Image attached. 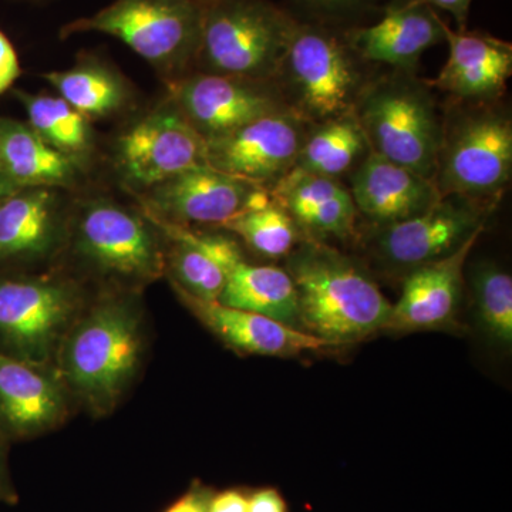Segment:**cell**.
I'll return each instance as SVG.
<instances>
[{"instance_id": "6da1fadb", "label": "cell", "mask_w": 512, "mask_h": 512, "mask_svg": "<svg viewBox=\"0 0 512 512\" xmlns=\"http://www.w3.org/2000/svg\"><path fill=\"white\" fill-rule=\"evenodd\" d=\"M141 325L140 309L128 296H106L80 313L56 353L67 392L94 413L114 409L140 367Z\"/></svg>"}, {"instance_id": "7a4b0ae2", "label": "cell", "mask_w": 512, "mask_h": 512, "mask_svg": "<svg viewBox=\"0 0 512 512\" xmlns=\"http://www.w3.org/2000/svg\"><path fill=\"white\" fill-rule=\"evenodd\" d=\"M298 292L299 326L328 346L348 345L386 330L392 303L350 259L316 242L289 258Z\"/></svg>"}, {"instance_id": "3957f363", "label": "cell", "mask_w": 512, "mask_h": 512, "mask_svg": "<svg viewBox=\"0 0 512 512\" xmlns=\"http://www.w3.org/2000/svg\"><path fill=\"white\" fill-rule=\"evenodd\" d=\"M201 3V72L261 83L278 76L296 19L266 0Z\"/></svg>"}, {"instance_id": "277c9868", "label": "cell", "mask_w": 512, "mask_h": 512, "mask_svg": "<svg viewBox=\"0 0 512 512\" xmlns=\"http://www.w3.org/2000/svg\"><path fill=\"white\" fill-rule=\"evenodd\" d=\"M73 254L93 275L138 288L165 275V241L143 211L110 198L82 202L70 217Z\"/></svg>"}, {"instance_id": "5b68a950", "label": "cell", "mask_w": 512, "mask_h": 512, "mask_svg": "<svg viewBox=\"0 0 512 512\" xmlns=\"http://www.w3.org/2000/svg\"><path fill=\"white\" fill-rule=\"evenodd\" d=\"M201 19V0H114L93 16L64 26L62 36L116 37L158 72L177 79L195 60Z\"/></svg>"}, {"instance_id": "8992f818", "label": "cell", "mask_w": 512, "mask_h": 512, "mask_svg": "<svg viewBox=\"0 0 512 512\" xmlns=\"http://www.w3.org/2000/svg\"><path fill=\"white\" fill-rule=\"evenodd\" d=\"M353 113L370 151L434 180L444 131L427 90L386 80L360 94Z\"/></svg>"}, {"instance_id": "52a82bcc", "label": "cell", "mask_w": 512, "mask_h": 512, "mask_svg": "<svg viewBox=\"0 0 512 512\" xmlns=\"http://www.w3.org/2000/svg\"><path fill=\"white\" fill-rule=\"evenodd\" d=\"M357 59L345 35L296 20L279 72L291 89L296 116L322 124L353 113L362 76Z\"/></svg>"}, {"instance_id": "ba28073f", "label": "cell", "mask_w": 512, "mask_h": 512, "mask_svg": "<svg viewBox=\"0 0 512 512\" xmlns=\"http://www.w3.org/2000/svg\"><path fill=\"white\" fill-rule=\"evenodd\" d=\"M83 303L82 288L64 276L0 274V350L46 366Z\"/></svg>"}, {"instance_id": "9c48e42d", "label": "cell", "mask_w": 512, "mask_h": 512, "mask_svg": "<svg viewBox=\"0 0 512 512\" xmlns=\"http://www.w3.org/2000/svg\"><path fill=\"white\" fill-rule=\"evenodd\" d=\"M512 123L507 114L478 111L443 133L434 184L441 197L461 195L483 201L510 183Z\"/></svg>"}, {"instance_id": "30bf717a", "label": "cell", "mask_w": 512, "mask_h": 512, "mask_svg": "<svg viewBox=\"0 0 512 512\" xmlns=\"http://www.w3.org/2000/svg\"><path fill=\"white\" fill-rule=\"evenodd\" d=\"M114 161L124 183L141 195L175 175L207 164L205 138L168 101L120 134Z\"/></svg>"}, {"instance_id": "8fae6325", "label": "cell", "mask_w": 512, "mask_h": 512, "mask_svg": "<svg viewBox=\"0 0 512 512\" xmlns=\"http://www.w3.org/2000/svg\"><path fill=\"white\" fill-rule=\"evenodd\" d=\"M305 138L301 117L278 111L205 140V160L215 170L271 190L295 167Z\"/></svg>"}, {"instance_id": "7c38bea8", "label": "cell", "mask_w": 512, "mask_h": 512, "mask_svg": "<svg viewBox=\"0 0 512 512\" xmlns=\"http://www.w3.org/2000/svg\"><path fill=\"white\" fill-rule=\"evenodd\" d=\"M271 197V191L205 164L140 195L141 210L160 220L190 227L224 225L239 212Z\"/></svg>"}, {"instance_id": "4fadbf2b", "label": "cell", "mask_w": 512, "mask_h": 512, "mask_svg": "<svg viewBox=\"0 0 512 512\" xmlns=\"http://www.w3.org/2000/svg\"><path fill=\"white\" fill-rule=\"evenodd\" d=\"M170 101L205 140L286 110L265 83L204 72L171 80Z\"/></svg>"}, {"instance_id": "5bb4252c", "label": "cell", "mask_w": 512, "mask_h": 512, "mask_svg": "<svg viewBox=\"0 0 512 512\" xmlns=\"http://www.w3.org/2000/svg\"><path fill=\"white\" fill-rule=\"evenodd\" d=\"M487 217L483 202L446 195L416 217L386 225L377 238V248L390 264L414 268L456 251L484 229Z\"/></svg>"}, {"instance_id": "9a60e30c", "label": "cell", "mask_w": 512, "mask_h": 512, "mask_svg": "<svg viewBox=\"0 0 512 512\" xmlns=\"http://www.w3.org/2000/svg\"><path fill=\"white\" fill-rule=\"evenodd\" d=\"M63 191L18 188L0 201V268L39 264L66 245L70 215Z\"/></svg>"}, {"instance_id": "2e32d148", "label": "cell", "mask_w": 512, "mask_h": 512, "mask_svg": "<svg viewBox=\"0 0 512 512\" xmlns=\"http://www.w3.org/2000/svg\"><path fill=\"white\" fill-rule=\"evenodd\" d=\"M146 215L163 235L165 274L170 275L175 291L200 301L218 302L229 275L244 261L237 242L224 235L197 231Z\"/></svg>"}, {"instance_id": "e0dca14e", "label": "cell", "mask_w": 512, "mask_h": 512, "mask_svg": "<svg viewBox=\"0 0 512 512\" xmlns=\"http://www.w3.org/2000/svg\"><path fill=\"white\" fill-rule=\"evenodd\" d=\"M66 386L46 366L0 350V434L29 437L52 429L67 413Z\"/></svg>"}, {"instance_id": "ac0fdd59", "label": "cell", "mask_w": 512, "mask_h": 512, "mask_svg": "<svg viewBox=\"0 0 512 512\" xmlns=\"http://www.w3.org/2000/svg\"><path fill=\"white\" fill-rule=\"evenodd\" d=\"M483 231L471 235L450 255L414 266L399 301L392 306L386 330L440 328L454 318L463 289L464 265Z\"/></svg>"}, {"instance_id": "d6986e66", "label": "cell", "mask_w": 512, "mask_h": 512, "mask_svg": "<svg viewBox=\"0 0 512 512\" xmlns=\"http://www.w3.org/2000/svg\"><path fill=\"white\" fill-rule=\"evenodd\" d=\"M357 212L383 227L416 217L440 200L436 184L369 151L352 175Z\"/></svg>"}, {"instance_id": "ffe728a7", "label": "cell", "mask_w": 512, "mask_h": 512, "mask_svg": "<svg viewBox=\"0 0 512 512\" xmlns=\"http://www.w3.org/2000/svg\"><path fill=\"white\" fill-rule=\"evenodd\" d=\"M446 23L426 5L399 3L386 10L379 22L345 33L360 59L414 69L430 47L446 42Z\"/></svg>"}, {"instance_id": "44dd1931", "label": "cell", "mask_w": 512, "mask_h": 512, "mask_svg": "<svg viewBox=\"0 0 512 512\" xmlns=\"http://www.w3.org/2000/svg\"><path fill=\"white\" fill-rule=\"evenodd\" d=\"M178 293L185 306L229 348L256 356L289 357L328 348L325 342L302 329L292 328L258 313L205 302Z\"/></svg>"}, {"instance_id": "7402d4cb", "label": "cell", "mask_w": 512, "mask_h": 512, "mask_svg": "<svg viewBox=\"0 0 512 512\" xmlns=\"http://www.w3.org/2000/svg\"><path fill=\"white\" fill-rule=\"evenodd\" d=\"M448 59L437 77L443 92L458 99L488 100L504 92L512 73L511 43L487 33L454 32L444 26Z\"/></svg>"}, {"instance_id": "603a6c76", "label": "cell", "mask_w": 512, "mask_h": 512, "mask_svg": "<svg viewBox=\"0 0 512 512\" xmlns=\"http://www.w3.org/2000/svg\"><path fill=\"white\" fill-rule=\"evenodd\" d=\"M269 191L296 225L312 234L346 239L355 231L357 210L352 194L335 178L292 168Z\"/></svg>"}, {"instance_id": "cb8c5ba5", "label": "cell", "mask_w": 512, "mask_h": 512, "mask_svg": "<svg viewBox=\"0 0 512 512\" xmlns=\"http://www.w3.org/2000/svg\"><path fill=\"white\" fill-rule=\"evenodd\" d=\"M83 171L82 161L49 146L28 123L0 117V173L16 187L70 190Z\"/></svg>"}, {"instance_id": "d4e9b609", "label": "cell", "mask_w": 512, "mask_h": 512, "mask_svg": "<svg viewBox=\"0 0 512 512\" xmlns=\"http://www.w3.org/2000/svg\"><path fill=\"white\" fill-rule=\"evenodd\" d=\"M218 302L301 329L298 292L286 269L241 261L229 275Z\"/></svg>"}, {"instance_id": "484cf974", "label": "cell", "mask_w": 512, "mask_h": 512, "mask_svg": "<svg viewBox=\"0 0 512 512\" xmlns=\"http://www.w3.org/2000/svg\"><path fill=\"white\" fill-rule=\"evenodd\" d=\"M43 77L57 96L89 120L119 113L130 94L126 80L113 67L97 59H83L70 69L46 73Z\"/></svg>"}, {"instance_id": "4316f807", "label": "cell", "mask_w": 512, "mask_h": 512, "mask_svg": "<svg viewBox=\"0 0 512 512\" xmlns=\"http://www.w3.org/2000/svg\"><path fill=\"white\" fill-rule=\"evenodd\" d=\"M369 151L365 133L355 113H350L319 124L311 136H306L293 168L336 180Z\"/></svg>"}, {"instance_id": "83f0119b", "label": "cell", "mask_w": 512, "mask_h": 512, "mask_svg": "<svg viewBox=\"0 0 512 512\" xmlns=\"http://www.w3.org/2000/svg\"><path fill=\"white\" fill-rule=\"evenodd\" d=\"M28 114V124L49 146L83 161L94 147L90 120L74 110L62 97L53 94L16 92Z\"/></svg>"}, {"instance_id": "f1b7e54d", "label": "cell", "mask_w": 512, "mask_h": 512, "mask_svg": "<svg viewBox=\"0 0 512 512\" xmlns=\"http://www.w3.org/2000/svg\"><path fill=\"white\" fill-rule=\"evenodd\" d=\"M241 238L252 251L266 258H281L295 248L296 222L284 207L271 197L251 205L222 225Z\"/></svg>"}, {"instance_id": "f546056e", "label": "cell", "mask_w": 512, "mask_h": 512, "mask_svg": "<svg viewBox=\"0 0 512 512\" xmlns=\"http://www.w3.org/2000/svg\"><path fill=\"white\" fill-rule=\"evenodd\" d=\"M478 322L485 335L503 348L512 345V278L494 264L478 265L473 276Z\"/></svg>"}, {"instance_id": "4dcf8cb0", "label": "cell", "mask_w": 512, "mask_h": 512, "mask_svg": "<svg viewBox=\"0 0 512 512\" xmlns=\"http://www.w3.org/2000/svg\"><path fill=\"white\" fill-rule=\"evenodd\" d=\"M303 12L315 18L319 25L329 20L348 19L373 8L379 0H291Z\"/></svg>"}, {"instance_id": "1f68e13d", "label": "cell", "mask_w": 512, "mask_h": 512, "mask_svg": "<svg viewBox=\"0 0 512 512\" xmlns=\"http://www.w3.org/2000/svg\"><path fill=\"white\" fill-rule=\"evenodd\" d=\"M20 76V63L18 53L12 42L0 30V94L12 89L13 84Z\"/></svg>"}, {"instance_id": "d6a6232c", "label": "cell", "mask_w": 512, "mask_h": 512, "mask_svg": "<svg viewBox=\"0 0 512 512\" xmlns=\"http://www.w3.org/2000/svg\"><path fill=\"white\" fill-rule=\"evenodd\" d=\"M406 2L444 10L456 20L458 30H466L471 0H406Z\"/></svg>"}, {"instance_id": "836d02e7", "label": "cell", "mask_w": 512, "mask_h": 512, "mask_svg": "<svg viewBox=\"0 0 512 512\" xmlns=\"http://www.w3.org/2000/svg\"><path fill=\"white\" fill-rule=\"evenodd\" d=\"M247 512H286V504L278 491L265 488L249 498Z\"/></svg>"}, {"instance_id": "e575fe53", "label": "cell", "mask_w": 512, "mask_h": 512, "mask_svg": "<svg viewBox=\"0 0 512 512\" xmlns=\"http://www.w3.org/2000/svg\"><path fill=\"white\" fill-rule=\"evenodd\" d=\"M248 498L238 491H225L210 501V512H247Z\"/></svg>"}, {"instance_id": "d590c367", "label": "cell", "mask_w": 512, "mask_h": 512, "mask_svg": "<svg viewBox=\"0 0 512 512\" xmlns=\"http://www.w3.org/2000/svg\"><path fill=\"white\" fill-rule=\"evenodd\" d=\"M210 501L201 491H192L165 512H210Z\"/></svg>"}, {"instance_id": "8d00e7d4", "label": "cell", "mask_w": 512, "mask_h": 512, "mask_svg": "<svg viewBox=\"0 0 512 512\" xmlns=\"http://www.w3.org/2000/svg\"><path fill=\"white\" fill-rule=\"evenodd\" d=\"M10 494L12 491H10L8 471H6L5 450H3L2 440H0V501L9 500Z\"/></svg>"}, {"instance_id": "74e56055", "label": "cell", "mask_w": 512, "mask_h": 512, "mask_svg": "<svg viewBox=\"0 0 512 512\" xmlns=\"http://www.w3.org/2000/svg\"><path fill=\"white\" fill-rule=\"evenodd\" d=\"M19 187H16L12 181L8 180L2 173H0V201L3 198L8 197L9 194H12L13 191L18 190Z\"/></svg>"}]
</instances>
